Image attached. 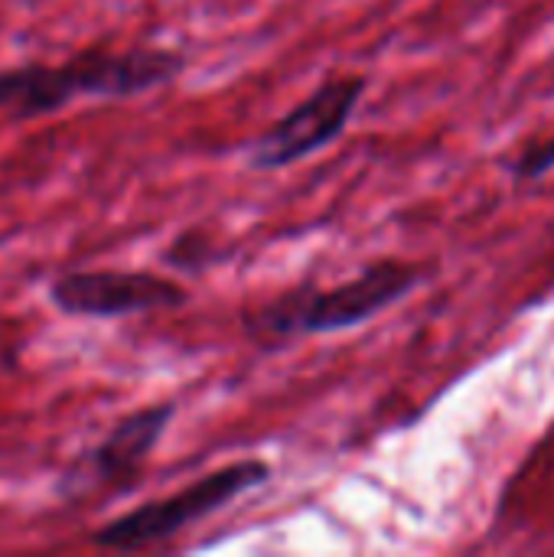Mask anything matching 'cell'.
<instances>
[{"label":"cell","mask_w":554,"mask_h":557,"mask_svg":"<svg viewBox=\"0 0 554 557\" xmlns=\"http://www.w3.org/2000/svg\"><path fill=\"white\" fill-rule=\"evenodd\" d=\"M369 91L366 75H333L320 82L304 101L284 111L268 131L245 147V166L258 173L287 170L343 137Z\"/></svg>","instance_id":"obj_5"},{"label":"cell","mask_w":554,"mask_h":557,"mask_svg":"<svg viewBox=\"0 0 554 557\" xmlns=\"http://www.w3.org/2000/svg\"><path fill=\"white\" fill-rule=\"evenodd\" d=\"M271 476H274V467L261 457L232 460L163 499H150L131 512H121L118 519L101 522L98 529L88 532V545L101 552H118V555L167 545L180 532L225 512L235 499L268 486Z\"/></svg>","instance_id":"obj_3"},{"label":"cell","mask_w":554,"mask_h":557,"mask_svg":"<svg viewBox=\"0 0 554 557\" xmlns=\"http://www.w3.org/2000/svg\"><path fill=\"white\" fill-rule=\"evenodd\" d=\"M186 55L167 46H124L108 42L72 52L62 65L20 62L0 69V114L13 124L39 121L65 111L78 98H137L173 85L186 72Z\"/></svg>","instance_id":"obj_1"},{"label":"cell","mask_w":554,"mask_h":557,"mask_svg":"<svg viewBox=\"0 0 554 557\" xmlns=\"http://www.w3.org/2000/svg\"><path fill=\"white\" fill-rule=\"evenodd\" d=\"M428 281V271L415 261L379 258L356 277L340 284L300 281L271 294L268 300H248L238 310V330L258 352H281L310 336H333L356 330L389 307L402 304Z\"/></svg>","instance_id":"obj_2"},{"label":"cell","mask_w":554,"mask_h":557,"mask_svg":"<svg viewBox=\"0 0 554 557\" xmlns=\"http://www.w3.org/2000/svg\"><path fill=\"white\" fill-rule=\"evenodd\" d=\"M176 414H180L176 401H153L118 418L101 441H95L75 460H69V467L56 480V496L62 503H78L95 493L101 496L131 493L140 483L157 444L163 441Z\"/></svg>","instance_id":"obj_4"},{"label":"cell","mask_w":554,"mask_h":557,"mask_svg":"<svg viewBox=\"0 0 554 557\" xmlns=\"http://www.w3.org/2000/svg\"><path fill=\"white\" fill-rule=\"evenodd\" d=\"M229 255H232V245H219L206 225H186L170 238L160 261L163 268L180 271V274H202L212 264L225 261Z\"/></svg>","instance_id":"obj_7"},{"label":"cell","mask_w":554,"mask_h":557,"mask_svg":"<svg viewBox=\"0 0 554 557\" xmlns=\"http://www.w3.org/2000/svg\"><path fill=\"white\" fill-rule=\"evenodd\" d=\"M513 176L516 180H542L554 170V137L542 144H529L516 160H513Z\"/></svg>","instance_id":"obj_8"},{"label":"cell","mask_w":554,"mask_h":557,"mask_svg":"<svg viewBox=\"0 0 554 557\" xmlns=\"http://www.w3.org/2000/svg\"><path fill=\"white\" fill-rule=\"evenodd\" d=\"M46 297L72 320H127L189 304V290L157 271H65L49 281Z\"/></svg>","instance_id":"obj_6"}]
</instances>
